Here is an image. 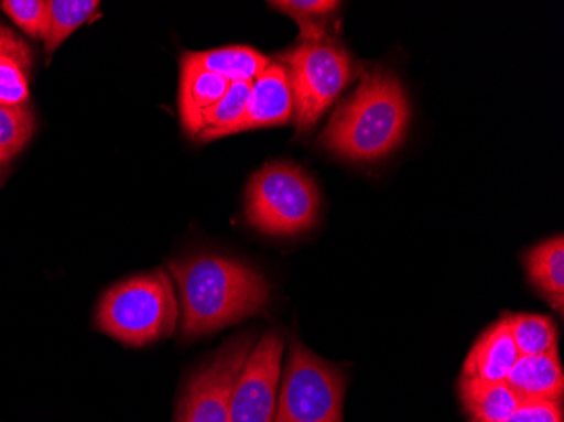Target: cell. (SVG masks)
<instances>
[{
    "label": "cell",
    "mask_w": 564,
    "mask_h": 422,
    "mask_svg": "<svg viewBox=\"0 0 564 422\" xmlns=\"http://www.w3.org/2000/svg\"><path fill=\"white\" fill-rule=\"evenodd\" d=\"M509 329L521 357L557 350V329L546 314H507Z\"/></svg>",
    "instance_id": "18"
},
{
    "label": "cell",
    "mask_w": 564,
    "mask_h": 422,
    "mask_svg": "<svg viewBox=\"0 0 564 422\" xmlns=\"http://www.w3.org/2000/svg\"><path fill=\"white\" fill-rule=\"evenodd\" d=\"M458 401L468 422H502L524 399L507 382L458 380Z\"/></svg>",
    "instance_id": "13"
},
{
    "label": "cell",
    "mask_w": 564,
    "mask_h": 422,
    "mask_svg": "<svg viewBox=\"0 0 564 422\" xmlns=\"http://www.w3.org/2000/svg\"><path fill=\"white\" fill-rule=\"evenodd\" d=\"M230 82L224 76L198 68L182 58V78H180V117L183 129L189 138H198L202 132L203 113L212 109L225 94Z\"/></svg>",
    "instance_id": "11"
},
{
    "label": "cell",
    "mask_w": 564,
    "mask_h": 422,
    "mask_svg": "<svg viewBox=\"0 0 564 422\" xmlns=\"http://www.w3.org/2000/svg\"><path fill=\"white\" fill-rule=\"evenodd\" d=\"M519 357L521 355L510 335L509 320L503 314L499 322L485 329L474 343L465 360L462 379L506 382Z\"/></svg>",
    "instance_id": "10"
},
{
    "label": "cell",
    "mask_w": 564,
    "mask_h": 422,
    "mask_svg": "<svg viewBox=\"0 0 564 422\" xmlns=\"http://www.w3.org/2000/svg\"><path fill=\"white\" fill-rule=\"evenodd\" d=\"M506 382L522 399L563 402L564 374L557 350L519 357Z\"/></svg>",
    "instance_id": "12"
},
{
    "label": "cell",
    "mask_w": 564,
    "mask_h": 422,
    "mask_svg": "<svg viewBox=\"0 0 564 422\" xmlns=\"http://www.w3.org/2000/svg\"><path fill=\"white\" fill-rule=\"evenodd\" d=\"M502 422H564L563 402L524 399Z\"/></svg>",
    "instance_id": "23"
},
{
    "label": "cell",
    "mask_w": 564,
    "mask_h": 422,
    "mask_svg": "<svg viewBox=\"0 0 564 422\" xmlns=\"http://www.w3.org/2000/svg\"><path fill=\"white\" fill-rule=\"evenodd\" d=\"M279 63L286 68L293 91L296 134H307L351 80L350 55L328 41H301L282 53Z\"/></svg>",
    "instance_id": "6"
},
{
    "label": "cell",
    "mask_w": 564,
    "mask_h": 422,
    "mask_svg": "<svg viewBox=\"0 0 564 422\" xmlns=\"http://www.w3.org/2000/svg\"><path fill=\"white\" fill-rule=\"evenodd\" d=\"M30 47L24 41L0 24V104L30 105Z\"/></svg>",
    "instance_id": "14"
},
{
    "label": "cell",
    "mask_w": 564,
    "mask_h": 422,
    "mask_svg": "<svg viewBox=\"0 0 564 422\" xmlns=\"http://www.w3.org/2000/svg\"><path fill=\"white\" fill-rule=\"evenodd\" d=\"M0 171H2V170H0Z\"/></svg>",
    "instance_id": "24"
},
{
    "label": "cell",
    "mask_w": 564,
    "mask_h": 422,
    "mask_svg": "<svg viewBox=\"0 0 564 422\" xmlns=\"http://www.w3.org/2000/svg\"><path fill=\"white\" fill-rule=\"evenodd\" d=\"M294 113L293 91L284 66L271 59L268 68L250 85L249 100L242 116L232 126L217 130L214 134L198 139L202 142L217 141L227 136L264 127L286 126Z\"/></svg>",
    "instance_id": "9"
},
{
    "label": "cell",
    "mask_w": 564,
    "mask_h": 422,
    "mask_svg": "<svg viewBox=\"0 0 564 422\" xmlns=\"http://www.w3.org/2000/svg\"><path fill=\"white\" fill-rule=\"evenodd\" d=\"M258 336L230 339L186 380L174 422H228L234 387Z\"/></svg>",
    "instance_id": "7"
},
{
    "label": "cell",
    "mask_w": 564,
    "mask_h": 422,
    "mask_svg": "<svg viewBox=\"0 0 564 422\" xmlns=\"http://www.w3.org/2000/svg\"><path fill=\"white\" fill-rule=\"evenodd\" d=\"M185 338L208 335L261 313L271 296L268 279L240 260L196 256L170 263Z\"/></svg>",
    "instance_id": "1"
},
{
    "label": "cell",
    "mask_w": 564,
    "mask_h": 422,
    "mask_svg": "<svg viewBox=\"0 0 564 422\" xmlns=\"http://www.w3.org/2000/svg\"><path fill=\"white\" fill-rule=\"evenodd\" d=\"M409 119L411 107L398 76L370 69L335 110L318 141L344 160L376 161L401 144Z\"/></svg>",
    "instance_id": "2"
},
{
    "label": "cell",
    "mask_w": 564,
    "mask_h": 422,
    "mask_svg": "<svg viewBox=\"0 0 564 422\" xmlns=\"http://www.w3.org/2000/svg\"><path fill=\"white\" fill-rule=\"evenodd\" d=\"M50 4V28L44 36L47 62L56 50L82 25L87 24L98 9V0H47Z\"/></svg>",
    "instance_id": "17"
},
{
    "label": "cell",
    "mask_w": 564,
    "mask_h": 422,
    "mask_svg": "<svg viewBox=\"0 0 564 422\" xmlns=\"http://www.w3.org/2000/svg\"><path fill=\"white\" fill-rule=\"evenodd\" d=\"M250 85L252 82H234L228 87L227 94L217 101V104L203 113L202 132L198 138L214 134L217 130L232 126L240 119L243 110H246L247 100H249Z\"/></svg>",
    "instance_id": "21"
},
{
    "label": "cell",
    "mask_w": 564,
    "mask_h": 422,
    "mask_svg": "<svg viewBox=\"0 0 564 422\" xmlns=\"http://www.w3.org/2000/svg\"><path fill=\"white\" fill-rule=\"evenodd\" d=\"M529 282L538 293L563 314L564 306V239L557 235L532 247L524 257Z\"/></svg>",
    "instance_id": "15"
},
{
    "label": "cell",
    "mask_w": 564,
    "mask_h": 422,
    "mask_svg": "<svg viewBox=\"0 0 564 422\" xmlns=\"http://www.w3.org/2000/svg\"><path fill=\"white\" fill-rule=\"evenodd\" d=\"M36 132V116L30 105L0 104V170L30 144Z\"/></svg>",
    "instance_id": "19"
},
{
    "label": "cell",
    "mask_w": 564,
    "mask_h": 422,
    "mask_svg": "<svg viewBox=\"0 0 564 422\" xmlns=\"http://www.w3.org/2000/svg\"><path fill=\"white\" fill-rule=\"evenodd\" d=\"M0 9L22 33L34 40H44L50 28L47 0H2Z\"/></svg>",
    "instance_id": "22"
},
{
    "label": "cell",
    "mask_w": 564,
    "mask_h": 422,
    "mask_svg": "<svg viewBox=\"0 0 564 422\" xmlns=\"http://www.w3.org/2000/svg\"><path fill=\"white\" fill-rule=\"evenodd\" d=\"M272 9L290 15L300 24L301 41H326L323 22L338 11L340 2L335 0H275L269 2Z\"/></svg>",
    "instance_id": "20"
},
{
    "label": "cell",
    "mask_w": 564,
    "mask_h": 422,
    "mask_svg": "<svg viewBox=\"0 0 564 422\" xmlns=\"http://www.w3.org/2000/svg\"><path fill=\"white\" fill-rule=\"evenodd\" d=\"M284 336L265 332L250 351L234 387L228 422H274Z\"/></svg>",
    "instance_id": "8"
},
{
    "label": "cell",
    "mask_w": 564,
    "mask_h": 422,
    "mask_svg": "<svg viewBox=\"0 0 564 422\" xmlns=\"http://www.w3.org/2000/svg\"><path fill=\"white\" fill-rule=\"evenodd\" d=\"M183 59L198 68L224 76L230 82H253L268 68L271 59L249 46H225L210 51L183 53Z\"/></svg>",
    "instance_id": "16"
},
{
    "label": "cell",
    "mask_w": 564,
    "mask_h": 422,
    "mask_svg": "<svg viewBox=\"0 0 564 422\" xmlns=\"http://www.w3.org/2000/svg\"><path fill=\"white\" fill-rule=\"evenodd\" d=\"M319 206L315 181L294 164H268L250 177L247 186V221L272 237L310 230L318 220Z\"/></svg>",
    "instance_id": "4"
},
{
    "label": "cell",
    "mask_w": 564,
    "mask_h": 422,
    "mask_svg": "<svg viewBox=\"0 0 564 422\" xmlns=\"http://www.w3.org/2000/svg\"><path fill=\"white\" fill-rule=\"evenodd\" d=\"M347 379L294 338L279 382L274 422H344Z\"/></svg>",
    "instance_id": "5"
},
{
    "label": "cell",
    "mask_w": 564,
    "mask_h": 422,
    "mask_svg": "<svg viewBox=\"0 0 564 422\" xmlns=\"http://www.w3.org/2000/svg\"><path fill=\"white\" fill-rule=\"evenodd\" d=\"M180 303L166 269L145 272L112 285L98 303L95 325L127 347H145L170 338Z\"/></svg>",
    "instance_id": "3"
}]
</instances>
